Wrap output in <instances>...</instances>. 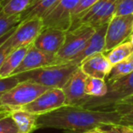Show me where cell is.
Masks as SVG:
<instances>
[{"instance_id":"12","label":"cell","mask_w":133,"mask_h":133,"mask_svg":"<svg viewBox=\"0 0 133 133\" xmlns=\"http://www.w3.org/2000/svg\"><path fill=\"white\" fill-rule=\"evenodd\" d=\"M66 32L58 28H44L34 41L33 46L44 53L56 56L64 44Z\"/></svg>"},{"instance_id":"2","label":"cell","mask_w":133,"mask_h":133,"mask_svg":"<svg viewBox=\"0 0 133 133\" xmlns=\"http://www.w3.org/2000/svg\"><path fill=\"white\" fill-rule=\"evenodd\" d=\"M78 66L70 64L40 68L16 75L20 81H30L51 89H62Z\"/></svg>"},{"instance_id":"13","label":"cell","mask_w":133,"mask_h":133,"mask_svg":"<svg viewBox=\"0 0 133 133\" xmlns=\"http://www.w3.org/2000/svg\"><path fill=\"white\" fill-rule=\"evenodd\" d=\"M55 65H58L56 56L44 53L32 45L26 52L21 64L14 72L13 76L26 72V71L44 68V66H55Z\"/></svg>"},{"instance_id":"32","label":"cell","mask_w":133,"mask_h":133,"mask_svg":"<svg viewBox=\"0 0 133 133\" xmlns=\"http://www.w3.org/2000/svg\"><path fill=\"white\" fill-rule=\"evenodd\" d=\"M118 104H133V95L130 97H129V98H125V99H123Z\"/></svg>"},{"instance_id":"21","label":"cell","mask_w":133,"mask_h":133,"mask_svg":"<svg viewBox=\"0 0 133 133\" xmlns=\"http://www.w3.org/2000/svg\"><path fill=\"white\" fill-rule=\"evenodd\" d=\"M85 93L89 98H101L108 93V83L105 79L88 77Z\"/></svg>"},{"instance_id":"34","label":"cell","mask_w":133,"mask_h":133,"mask_svg":"<svg viewBox=\"0 0 133 133\" xmlns=\"http://www.w3.org/2000/svg\"><path fill=\"white\" fill-rule=\"evenodd\" d=\"M86 133H101L99 131V129H98V128H97V129H91V130L88 131V132Z\"/></svg>"},{"instance_id":"35","label":"cell","mask_w":133,"mask_h":133,"mask_svg":"<svg viewBox=\"0 0 133 133\" xmlns=\"http://www.w3.org/2000/svg\"><path fill=\"white\" fill-rule=\"evenodd\" d=\"M120 125H127V126H130V127H133V121H127V122H123Z\"/></svg>"},{"instance_id":"3","label":"cell","mask_w":133,"mask_h":133,"mask_svg":"<svg viewBox=\"0 0 133 133\" xmlns=\"http://www.w3.org/2000/svg\"><path fill=\"white\" fill-rule=\"evenodd\" d=\"M51 88L30 81H20L6 91L0 99V110L18 109L31 103L37 97Z\"/></svg>"},{"instance_id":"24","label":"cell","mask_w":133,"mask_h":133,"mask_svg":"<svg viewBox=\"0 0 133 133\" xmlns=\"http://www.w3.org/2000/svg\"><path fill=\"white\" fill-rule=\"evenodd\" d=\"M98 1H99V0H80L78 6H77L74 13H73L72 25H71L70 29L75 28V26L78 25V23L79 22L80 19L83 17V16L90 9L91 6H93L97 2H98Z\"/></svg>"},{"instance_id":"7","label":"cell","mask_w":133,"mask_h":133,"mask_svg":"<svg viewBox=\"0 0 133 133\" xmlns=\"http://www.w3.org/2000/svg\"><path fill=\"white\" fill-rule=\"evenodd\" d=\"M133 15L114 16L108 24L104 53L128 40L132 34Z\"/></svg>"},{"instance_id":"6","label":"cell","mask_w":133,"mask_h":133,"mask_svg":"<svg viewBox=\"0 0 133 133\" xmlns=\"http://www.w3.org/2000/svg\"><path fill=\"white\" fill-rule=\"evenodd\" d=\"M43 28L44 23L40 17H32L20 22L9 37L11 52L23 46H32Z\"/></svg>"},{"instance_id":"17","label":"cell","mask_w":133,"mask_h":133,"mask_svg":"<svg viewBox=\"0 0 133 133\" xmlns=\"http://www.w3.org/2000/svg\"><path fill=\"white\" fill-rule=\"evenodd\" d=\"M30 46H23V48H17L8 54L3 65L0 68V78H5L13 76L14 72L17 70L19 65L21 64Z\"/></svg>"},{"instance_id":"16","label":"cell","mask_w":133,"mask_h":133,"mask_svg":"<svg viewBox=\"0 0 133 133\" xmlns=\"http://www.w3.org/2000/svg\"><path fill=\"white\" fill-rule=\"evenodd\" d=\"M9 114L16 125L17 126V133H32L38 129L37 115L31 114L22 109L9 110Z\"/></svg>"},{"instance_id":"10","label":"cell","mask_w":133,"mask_h":133,"mask_svg":"<svg viewBox=\"0 0 133 133\" xmlns=\"http://www.w3.org/2000/svg\"><path fill=\"white\" fill-rule=\"evenodd\" d=\"M118 2V0H99L91 6L75 28L79 25H88L96 28L102 25L109 24L115 16Z\"/></svg>"},{"instance_id":"31","label":"cell","mask_w":133,"mask_h":133,"mask_svg":"<svg viewBox=\"0 0 133 133\" xmlns=\"http://www.w3.org/2000/svg\"><path fill=\"white\" fill-rule=\"evenodd\" d=\"M119 130L121 133H133V127L127 125H118Z\"/></svg>"},{"instance_id":"25","label":"cell","mask_w":133,"mask_h":133,"mask_svg":"<svg viewBox=\"0 0 133 133\" xmlns=\"http://www.w3.org/2000/svg\"><path fill=\"white\" fill-rule=\"evenodd\" d=\"M17 26H16V28H17ZM15 28H13L11 31H9L6 35H5L4 37L0 38V68H1V66L3 65V63H4L5 59H6V57L8 56V54L11 52V50H10V46H9V37H10V36L13 34Z\"/></svg>"},{"instance_id":"4","label":"cell","mask_w":133,"mask_h":133,"mask_svg":"<svg viewBox=\"0 0 133 133\" xmlns=\"http://www.w3.org/2000/svg\"><path fill=\"white\" fill-rule=\"evenodd\" d=\"M133 95V71L129 75L108 83V93L101 98H90L83 107L89 109H112L120 101Z\"/></svg>"},{"instance_id":"14","label":"cell","mask_w":133,"mask_h":133,"mask_svg":"<svg viewBox=\"0 0 133 133\" xmlns=\"http://www.w3.org/2000/svg\"><path fill=\"white\" fill-rule=\"evenodd\" d=\"M108 24L102 25L96 28L94 34L88 41L85 48L68 64L74 65V66H79L81 63L85 59L89 57L90 56L95 55L97 53L103 52L105 49V42H106V31H107Z\"/></svg>"},{"instance_id":"5","label":"cell","mask_w":133,"mask_h":133,"mask_svg":"<svg viewBox=\"0 0 133 133\" xmlns=\"http://www.w3.org/2000/svg\"><path fill=\"white\" fill-rule=\"evenodd\" d=\"M95 30L96 28L88 25H79L77 28L68 30L64 44L56 55L58 65L70 62L85 48Z\"/></svg>"},{"instance_id":"22","label":"cell","mask_w":133,"mask_h":133,"mask_svg":"<svg viewBox=\"0 0 133 133\" xmlns=\"http://www.w3.org/2000/svg\"><path fill=\"white\" fill-rule=\"evenodd\" d=\"M133 71V55L129 58L112 66L110 73L108 76V83L118 80L123 77L129 75Z\"/></svg>"},{"instance_id":"30","label":"cell","mask_w":133,"mask_h":133,"mask_svg":"<svg viewBox=\"0 0 133 133\" xmlns=\"http://www.w3.org/2000/svg\"><path fill=\"white\" fill-rule=\"evenodd\" d=\"M98 129L101 133H121L119 130V128H118V125L106 126V127L98 128Z\"/></svg>"},{"instance_id":"29","label":"cell","mask_w":133,"mask_h":133,"mask_svg":"<svg viewBox=\"0 0 133 133\" xmlns=\"http://www.w3.org/2000/svg\"><path fill=\"white\" fill-rule=\"evenodd\" d=\"M18 82H19L18 78L16 76H11L5 78H0V99H1V97L6 91H8L10 89L15 87Z\"/></svg>"},{"instance_id":"28","label":"cell","mask_w":133,"mask_h":133,"mask_svg":"<svg viewBox=\"0 0 133 133\" xmlns=\"http://www.w3.org/2000/svg\"><path fill=\"white\" fill-rule=\"evenodd\" d=\"M133 15V0H118L115 16Z\"/></svg>"},{"instance_id":"20","label":"cell","mask_w":133,"mask_h":133,"mask_svg":"<svg viewBox=\"0 0 133 133\" xmlns=\"http://www.w3.org/2000/svg\"><path fill=\"white\" fill-rule=\"evenodd\" d=\"M35 0H0V6L8 16L22 15Z\"/></svg>"},{"instance_id":"1","label":"cell","mask_w":133,"mask_h":133,"mask_svg":"<svg viewBox=\"0 0 133 133\" xmlns=\"http://www.w3.org/2000/svg\"><path fill=\"white\" fill-rule=\"evenodd\" d=\"M121 116L116 109H89L64 106L37 117L38 129H57L66 133H86L97 128L119 125Z\"/></svg>"},{"instance_id":"11","label":"cell","mask_w":133,"mask_h":133,"mask_svg":"<svg viewBox=\"0 0 133 133\" xmlns=\"http://www.w3.org/2000/svg\"><path fill=\"white\" fill-rule=\"evenodd\" d=\"M87 78L88 76L78 66L62 88L66 106H83L90 98L85 93Z\"/></svg>"},{"instance_id":"33","label":"cell","mask_w":133,"mask_h":133,"mask_svg":"<svg viewBox=\"0 0 133 133\" xmlns=\"http://www.w3.org/2000/svg\"><path fill=\"white\" fill-rule=\"evenodd\" d=\"M9 115V111L6 110H0V118H4V117H6Z\"/></svg>"},{"instance_id":"18","label":"cell","mask_w":133,"mask_h":133,"mask_svg":"<svg viewBox=\"0 0 133 133\" xmlns=\"http://www.w3.org/2000/svg\"><path fill=\"white\" fill-rule=\"evenodd\" d=\"M58 0H35L33 4L21 15V22L32 17L44 18L56 6Z\"/></svg>"},{"instance_id":"9","label":"cell","mask_w":133,"mask_h":133,"mask_svg":"<svg viewBox=\"0 0 133 133\" xmlns=\"http://www.w3.org/2000/svg\"><path fill=\"white\" fill-rule=\"evenodd\" d=\"M66 106V98L62 89H48L35 100L18 109L41 116Z\"/></svg>"},{"instance_id":"23","label":"cell","mask_w":133,"mask_h":133,"mask_svg":"<svg viewBox=\"0 0 133 133\" xmlns=\"http://www.w3.org/2000/svg\"><path fill=\"white\" fill-rule=\"evenodd\" d=\"M21 22V15L8 16L0 6V38L15 28Z\"/></svg>"},{"instance_id":"27","label":"cell","mask_w":133,"mask_h":133,"mask_svg":"<svg viewBox=\"0 0 133 133\" xmlns=\"http://www.w3.org/2000/svg\"><path fill=\"white\" fill-rule=\"evenodd\" d=\"M18 129L10 114L0 118V133H17Z\"/></svg>"},{"instance_id":"19","label":"cell","mask_w":133,"mask_h":133,"mask_svg":"<svg viewBox=\"0 0 133 133\" xmlns=\"http://www.w3.org/2000/svg\"><path fill=\"white\" fill-rule=\"evenodd\" d=\"M108 60L112 66L129 58L133 55V43L129 39L122 42L105 53Z\"/></svg>"},{"instance_id":"8","label":"cell","mask_w":133,"mask_h":133,"mask_svg":"<svg viewBox=\"0 0 133 133\" xmlns=\"http://www.w3.org/2000/svg\"><path fill=\"white\" fill-rule=\"evenodd\" d=\"M80 0H58L53 9L43 18L44 28L68 31L72 25V17Z\"/></svg>"},{"instance_id":"15","label":"cell","mask_w":133,"mask_h":133,"mask_svg":"<svg viewBox=\"0 0 133 133\" xmlns=\"http://www.w3.org/2000/svg\"><path fill=\"white\" fill-rule=\"evenodd\" d=\"M79 68L88 77L105 79L110 73L112 65L108 60L105 53L100 52L85 59Z\"/></svg>"},{"instance_id":"26","label":"cell","mask_w":133,"mask_h":133,"mask_svg":"<svg viewBox=\"0 0 133 133\" xmlns=\"http://www.w3.org/2000/svg\"><path fill=\"white\" fill-rule=\"evenodd\" d=\"M113 108L116 109L121 116L120 124L127 121H133V104H118Z\"/></svg>"}]
</instances>
